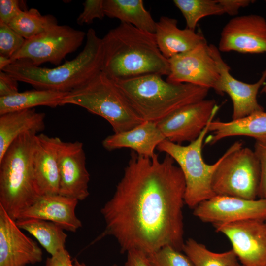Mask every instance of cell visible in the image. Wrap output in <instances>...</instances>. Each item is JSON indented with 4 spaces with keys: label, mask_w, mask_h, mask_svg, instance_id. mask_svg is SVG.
Returning a JSON list of instances; mask_svg holds the SVG:
<instances>
[{
    "label": "cell",
    "mask_w": 266,
    "mask_h": 266,
    "mask_svg": "<svg viewBox=\"0 0 266 266\" xmlns=\"http://www.w3.org/2000/svg\"><path fill=\"white\" fill-rule=\"evenodd\" d=\"M0 205V266H26L42 260L40 248Z\"/></svg>",
    "instance_id": "17"
},
{
    "label": "cell",
    "mask_w": 266,
    "mask_h": 266,
    "mask_svg": "<svg viewBox=\"0 0 266 266\" xmlns=\"http://www.w3.org/2000/svg\"><path fill=\"white\" fill-rule=\"evenodd\" d=\"M154 34L160 51L167 59L206 41L200 30L196 32L187 28L181 29L176 19L165 16L156 22Z\"/></svg>",
    "instance_id": "21"
},
{
    "label": "cell",
    "mask_w": 266,
    "mask_h": 266,
    "mask_svg": "<svg viewBox=\"0 0 266 266\" xmlns=\"http://www.w3.org/2000/svg\"><path fill=\"white\" fill-rule=\"evenodd\" d=\"M68 92L43 89H34L0 97V115L38 106L56 107L62 105V101Z\"/></svg>",
    "instance_id": "25"
},
{
    "label": "cell",
    "mask_w": 266,
    "mask_h": 266,
    "mask_svg": "<svg viewBox=\"0 0 266 266\" xmlns=\"http://www.w3.org/2000/svg\"><path fill=\"white\" fill-rule=\"evenodd\" d=\"M219 109L214 100L189 104L156 122L166 139L180 144L195 140Z\"/></svg>",
    "instance_id": "10"
},
{
    "label": "cell",
    "mask_w": 266,
    "mask_h": 266,
    "mask_svg": "<svg viewBox=\"0 0 266 266\" xmlns=\"http://www.w3.org/2000/svg\"><path fill=\"white\" fill-rule=\"evenodd\" d=\"M200 221L214 226L254 219H266V198L248 200L215 195L193 209Z\"/></svg>",
    "instance_id": "14"
},
{
    "label": "cell",
    "mask_w": 266,
    "mask_h": 266,
    "mask_svg": "<svg viewBox=\"0 0 266 266\" xmlns=\"http://www.w3.org/2000/svg\"><path fill=\"white\" fill-rule=\"evenodd\" d=\"M61 140L44 134L35 136L32 166L34 187L38 196L59 194L58 152Z\"/></svg>",
    "instance_id": "18"
},
{
    "label": "cell",
    "mask_w": 266,
    "mask_h": 266,
    "mask_svg": "<svg viewBox=\"0 0 266 266\" xmlns=\"http://www.w3.org/2000/svg\"><path fill=\"white\" fill-rule=\"evenodd\" d=\"M182 251L188 256L194 266H233L238 262L232 249L214 252L193 238L185 240Z\"/></svg>",
    "instance_id": "27"
},
{
    "label": "cell",
    "mask_w": 266,
    "mask_h": 266,
    "mask_svg": "<svg viewBox=\"0 0 266 266\" xmlns=\"http://www.w3.org/2000/svg\"><path fill=\"white\" fill-rule=\"evenodd\" d=\"M210 122L198 138L188 145L165 139L157 147L159 151L168 155L178 164L185 182V204L193 209L216 195L212 187V178L222 156L215 163L208 164L202 155L203 143L209 132Z\"/></svg>",
    "instance_id": "7"
},
{
    "label": "cell",
    "mask_w": 266,
    "mask_h": 266,
    "mask_svg": "<svg viewBox=\"0 0 266 266\" xmlns=\"http://www.w3.org/2000/svg\"><path fill=\"white\" fill-rule=\"evenodd\" d=\"M25 41L8 25L0 23V55L11 58L18 52Z\"/></svg>",
    "instance_id": "31"
},
{
    "label": "cell",
    "mask_w": 266,
    "mask_h": 266,
    "mask_svg": "<svg viewBox=\"0 0 266 266\" xmlns=\"http://www.w3.org/2000/svg\"><path fill=\"white\" fill-rule=\"evenodd\" d=\"M222 6L224 13L230 16H235L239 10L249 5L254 1L251 0H218Z\"/></svg>",
    "instance_id": "38"
},
{
    "label": "cell",
    "mask_w": 266,
    "mask_h": 266,
    "mask_svg": "<svg viewBox=\"0 0 266 266\" xmlns=\"http://www.w3.org/2000/svg\"><path fill=\"white\" fill-rule=\"evenodd\" d=\"M16 223L21 229L35 237L51 256L65 248L67 235L56 223L34 218L18 219Z\"/></svg>",
    "instance_id": "26"
},
{
    "label": "cell",
    "mask_w": 266,
    "mask_h": 266,
    "mask_svg": "<svg viewBox=\"0 0 266 266\" xmlns=\"http://www.w3.org/2000/svg\"><path fill=\"white\" fill-rule=\"evenodd\" d=\"M114 81L129 107L143 121L157 122L183 106L205 99L209 90L171 83L155 74Z\"/></svg>",
    "instance_id": "4"
},
{
    "label": "cell",
    "mask_w": 266,
    "mask_h": 266,
    "mask_svg": "<svg viewBox=\"0 0 266 266\" xmlns=\"http://www.w3.org/2000/svg\"><path fill=\"white\" fill-rule=\"evenodd\" d=\"M86 33L68 25H55L42 33L25 41L11 58L12 62L27 61L39 66L45 63L56 66L69 54L77 50Z\"/></svg>",
    "instance_id": "9"
},
{
    "label": "cell",
    "mask_w": 266,
    "mask_h": 266,
    "mask_svg": "<svg viewBox=\"0 0 266 266\" xmlns=\"http://www.w3.org/2000/svg\"><path fill=\"white\" fill-rule=\"evenodd\" d=\"M12 63L11 58L0 55V71L3 70Z\"/></svg>",
    "instance_id": "39"
},
{
    "label": "cell",
    "mask_w": 266,
    "mask_h": 266,
    "mask_svg": "<svg viewBox=\"0 0 266 266\" xmlns=\"http://www.w3.org/2000/svg\"><path fill=\"white\" fill-rule=\"evenodd\" d=\"M78 200L59 194L39 196L17 219H42L61 226L64 230L76 232L82 222L75 214Z\"/></svg>",
    "instance_id": "19"
},
{
    "label": "cell",
    "mask_w": 266,
    "mask_h": 266,
    "mask_svg": "<svg viewBox=\"0 0 266 266\" xmlns=\"http://www.w3.org/2000/svg\"><path fill=\"white\" fill-rule=\"evenodd\" d=\"M102 39V72L113 81L169 74L168 60L160 51L154 33L121 23Z\"/></svg>",
    "instance_id": "2"
},
{
    "label": "cell",
    "mask_w": 266,
    "mask_h": 266,
    "mask_svg": "<svg viewBox=\"0 0 266 266\" xmlns=\"http://www.w3.org/2000/svg\"><path fill=\"white\" fill-rule=\"evenodd\" d=\"M75 105L105 119L114 133L131 129L143 121L130 109L115 82L103 72L67 93L62 105Z\"/></svg>",
    "instance_id": "6"
},
{
    "label": "cell",
    "mask_w": 266,
    "mask_h": 266,
    "mask_svg": "<svg viewBox=\"0 0 266 266\" xmlns=\"http://www.w3.org/2000/svg\"><path fill=\"white\" fill-rule=\"evenodd\" d=\"M18 81L7 73L0 71V97L15 94L18 91Z\"/></svg>",
    "instance_id": "36"
},
{
    "label": "cell",
    "mask_w": 266,
    "mask_h": 266,
    "mask_svg": "<svg viewBox=\"0 0 266 266\" xmlns=\"http://www.w3.org/2000/svg\"><path fill=\"white\" fill-rule=\"evenodd\" d=\"M37 133L31 131L20 135L0 159V205L15 221L39 197L32 166Z\"/></svg>",
    "instance_id": "5"
},
{
    "label": "cell",
    "mask_w": 266,
    "mask_h": 266,
    "mask_svg": "<svg viewBox=\"0 0 266 266\" xmlns=\"http://www.w3.org/2000/svg\"><path fill=\"white\" fill-rule=\"evenodd\" d=\"M211 132L205 144L213 145L227 137L244 136L257 140L266 139V112L255 113L228 122L213 120L208 127Z\"/></svg>",
    "instance_id": "22"
},
{
    "label": "cell",
    "mask_w": 266,
    "mask_h": 266,
    "mask_svg": "<svg viewBox=\"0 0 266 266\" xmlns=\"http://www.w3.org/2000/svg\"><path fill=\"white\" fill-rule=\"evenodd\" d=\"M45 114L33 109L0 115V159L20 135L31 131L36 132L45 127Z\"/></svg>",
    "instance_id": "23"
},
{
    "label": "cell",
    "mask_w": 266,
    "mask_h": 266,
    "mask_svg": "<svg viewBox=\"0 0 266 266\" xmlns=\"http://www.w3.org/2000/svg\"><path fill=\"white\" fill-rule=\"evenodd\" d=\"M105 16L119 19L121 23L155 33L156 22L144 7L142 0H104Z\"/></svg>",
    "instance_id": "24"
},
{
    "label": "cell",
    "mask_w": 266,
    "mask_h": 266,
    "mask_svg": "<svg viewBox=\"0 0 266 266\" xmlns=\"http://www.w3.org/2000/svg\"><path fill=\"white\" fill-rule=\"evenodd\" d=\"M58 24L52 15H42L35 8L21 11L9 23V27L24 39H29L44 32Z\"/></svg>",
    "instance_id": "28"
},
{
    "label": "cell",
    "mask_w": 266,
    "mask_h": 266,
    "mask_svg": "<svg viewBox=\"0 0 266 266\" xmlns=\"http://www.w3.org/2000/svg\"><path fill=\"white\" fill-rule=\"evenodd\" d=\"M254 152L259 162L260 180L258 197L266 198V139L256 140Z\"/></svg>",
    "instance_id": "33"
},
{
    "label": "cell",
    "mask_w": 266,
    "mask_h": 266,
    "mask_svg": "<svg viewBox=\"0 0 266 266\" xmlns=\"http://www.w3.org/2000/svg\"><path fill=\"white\" fill-rule=\"evenodd\" d=\"M173 2L184 17L186 28L193 31L201 19L225 14L218 0H174Z\"/></svg>",
    "instance_id": "29"
},
{
    "label": "cell",
    "mask_w": 266,
    "mask_h": 266,
    "mask_svg": "<svg viewBox=\"0 0 266 266\" xmlns=\"http://www.w3.org/2000/svg\"><path fill=\"white\" fill-rule=\"evenodd\" d=\"M168 60L170 73L166 80L168 82L214 89L219 79L218 69L207 41Z\"/></svg>",
    "instance_id": "12"
},
{
    "label": "cell",
    "mask_w": 266,
    "mask_h": 266,
    "mask_svg": "<svg viewBox=\"0 0 266 266\" xmlns=\"http://www.w3.org/2000/svg\"><path fill=\"white\" fill-rule=\"evenodd\" d=\"M209 47L220 75L214 90L220 95L227 94L231 99L233 105L232 120L264 111L257 98L260 89L266 83V69L257 82L252 84L242 82L231 75L230 67L223 59L218 47L213 44L209 45Z\"/></svg>",
    "instance_id": "13"
},
{
    "label": "cell",
    "mask_w": 266,
    "mask_h": 266,
    "mask_svg": "<svg viewBox=\"0 0 266 266\" xmlns=\"http://www.w3.org/2000/svg\"><path fill=\"white\" fill-rule=\"evenodd\" d=\"M214 227L229 240L241 265H266V219L245 220Z\"/></svg>",
    "instance_id": "11"
},
{
    "label": "cell",
    "mask_w": 266,
    "mask_h": 266,
    "mask_svg": "<svg viewBox=\"0 0 266 266\" xmlns=\"http://www.w3.org/2000/svg\"><path fill=\"white\" fill-rule=\"evenodd\" d=\"M45 266H86L83 263H80L77 260H75L73 264L71 257L66 249H62L55 255L47 258Z\"/></svg>",
    "instance_id": "35"
},
{
    "label": "cell",
    "mask_w": 266,
    "mask_h": 266,
    "mask_svg": "<svg viewBox=\"0 0 266 266\" xmlns=\"http://www.w3.org/2000/svg\"><path fill=\"white\" fill-rule=\"evenodd\" d=\"M102 38L94 29H88L85 45L73 59L53 68L42 67L25 60H17L3 70L18 82L37 89L70 92L86 83L102 70Z\"/></svg>",
    "instance_id": "3"
},
{
    "label": "cell",
    "mask_w": 266,
    "mask_h": 266,
    "mask_svg": "<svg viewBox=\"0 0 266 266\" xmlns=\"http://www.w3.org/2000/svg\"><path fill=\"white\" fill-rule=\"evenodd\" d=\"M112 266H118L116 264H114L113 265H112Z\"/></svg>",
    "instance_id": "42"
},
{
    "label": "cell",
    "mask_w": 266,
    "mask_h": 266,
    "mask_svg": "<svg viewBox=\"0 0 266 266\" xmlns=\"http://www.w3.org/2000/svg\"><path fill=\"white\" fill-rule=\"evenodd\" d=\"M266 3V0L265 1Z\"/></svg>",
    "instance_id": "43"
},
{
    "label": "cell",
    "mask_w": 266,
    "mask_h": 266,
    "mask_svg": "<svg viewBox=\"0 0 266 266\" xmlns=\"http://www.w3.org/2000/svg\"><path fill=\"white\" fill-rule=\"evenodd\" d=\"M185 182L175 161L166 154L151 158L131 151L123 175L112 198L100 210L106 236L121 253L132 249L147 255L169 245L181 251L184 243L183 208Z\"/></svg>",
    "instance_id": "1"
},
{
    "label": "cell",
    "mask_w": 266,
    "mask_h": 266,
    "mask_svg": "<svg viewBox=\"0 0 266 266\" xmlns=\"http://www.w3.org/2000/svg\"><path fill=\"white\" fill-rule=\"evenodd\" d=\"M21 2L18 0H0V23L9 25L23 10Z\"/></svg>",
    "instance_id": "34"
},
{
    "label": "cell",
    "mask_w": 266,
    "mask_h": 266,
    "mask_svg": "<svg viewBox=\"0 0 266 266\" xmlns=\"http://www.w3.org/2000/svg\"><path fill=\"white\" fill-rule=\"evenodd\" d=\"M148 256L153 266H194L181 251L169 245L165 246Z\"/></svg>",
    "instance_id": "30"
},
{
    "label": "cell",
    "mask_w": 266,
    "mask_h": 266,
    "mask_svg": "<svg viewBox=\"0 0 266 266\" xmlns=\"http://www.w3.org/2000/svg\"><path fill=\"white\" fill-rule=\"evenodd\" d=\"M104 0H86L83 3V10L78 16L76 23L80 25L91 24L96 19H102L105 16Z\"/></svg>",
    "instance_id": "32"
},
{
    "label": "cell",
    "mask_w": 266,
    "mask_h": 266,
    "mask_svg": "<svg viewBox=\"0 0 266 266\" xmlns=\"http://www.w3.org/2000/svg\"><path fill=\"white\" fill-rule=\"evenodd\" d=\"M60 186L59 194L85 200L89 195L90 174L86 166L83 144L78 141H61L58 152Z\"/></svg>",
    "instance_id": "16"
},
{
    "label": "cell",
    "mask_w": 266,
    "mask_h": 266,
    "mask_svg": "<svg viewBox=\"0 0 266 266\" xmlns=\"http://www.w3.org/2000/svg\"><path fill=\"white\" fill-rule=\"evenodd\" d=\"M166 139L156 122L143 121L135 127L107 136L102 142L108 151L130 148L137 154L152 158L159 144Z\"/></svg>",
    "instance_id": "20"
},
{
    "label": "cell",
    "mask_w": 266,
    "mask_h": 266,
    "mask_svg": "<svg viewBox=\"0 0 266 266\" xmlns=\"http://www.w3.org/2000/svg\"><path fill=\"white\" fill-rule=\"evenodd\" d=\"M233 266H244L241 265L239 262Z\"/></svg>",
    "instance_id": "41"
},
{
    "label": "cell",
    "mask_w": 266,
    "mask_h": 266,
    "mask_svg": "<svg viewBox=\"0 0 266 266\" xmlns=\"http://www.w3.org/2000/svg\"><path fill=\"white\" fill-rule=\"evenodd\" d=\"M124 266H153L148 255L137 249H132L127 252Z\"/></svg>",
    "instance_id": "37"
},
{
    "label": "cell",
    "mask_w": 266,
    "mask_h": 266,
    "mask_svg": "<svg viewBox=\"0 0 266 266\" xmlns=\"http://www.w3.org/2000/svg\"><path fill=\"white\" fill-rule=\"evenodd\" d=\"M218 49L220 52L266 53V20L257 14L236 16L224 26Z\"/></svg>",
    "instance_id": "15"
},
{
    "label": "cell",
    "mask_w": 266,
    "mask_h": 266,
    "mask_svg": "<svg viewBox=\"0 0 266 266\" xmlns=\"http://www.w3.org/2000/svg\"><path fill=\"white\" fill-rule=\"evenodd\" d=\"M260 180L259 162L254 152L239 141L222 156L212 178L216 195L257 199Z\"/></svg>",
    "instance_id": "8"
},
{
    "label": "cell",
    "mask_w": 266,
    "mask_h": 266,
    "mask_svg": "<svg viewBox=\"0 0 266 266\" xmlns=\"http://www.w3.org/2000/svg\"><path fill=\"white\" fill-rule=\"evenodd\" d=\"M261 93L266 94V83H265L262 88Z\"/></svg>",
    "instance_id": "40"
},
{
    "label": "cell",
    "mask_w": 266,
    "mask_h": 266,
    "mask_svg": "<svg viewBox=\"0 0 266 266\" xmlns=\"http://www.w3.org/2000/svg\"><path fill=\"white\" fill-rule=\"evenodd\" d=\"M265 266H266V265Z\"/></svg>",
    "instance_id": "44"
}]
</instances>
